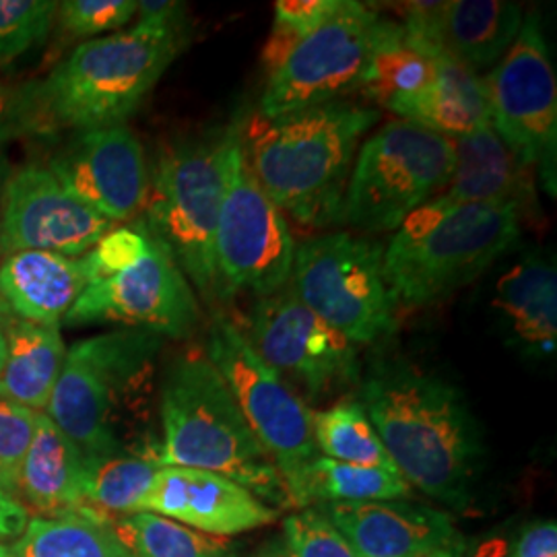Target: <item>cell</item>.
<instances>
[{
    "instance_id": "9a60e30c",
    "label": "cell",
    "mask_w": 557,
    "mask_h": 557,
    "mask_svg": "<svg viewBox=\"0 0 557 557\" xmlns=\"http://www.w3.org/2000/svg\"><path fill=\"white\" fill-rule=\"evenodd\" d=\"M242 335L267 366L308 397H322L361 376L358 347L319 319L289 285L255 301Z\"/></svg>"
},
{
    "instance_id": "8d00e7d4",
    "label": "cell",
    "mask_w": 557,
    "mask_h": 557,
    "mask_svg": "<svg viewBox=\"0 0 557 557\" xmlns=\"http://www.w3.org/2000/svg\"><path fill=\"white\" fill-rule=\"evenodd\" d=\"M38 413L0 400V485L13 496L21 462L34 440Z\"/></svg>"
},
{
    "instance_id": "d4e9b609",
    "label": "cell",
    "mask_w": 557,
    "mask_h": 557,
    "mask_svg": "<svg viewBox=\"0 0 557 557\" xmlns=\"http://www.w3.org/2000/svg\"><path fill=\"white\" fill-rule=\"evenodd\" d=\"M7 358L0 370V400L44 413L66 359L60 326L20 319L0 304Z\"/></svg>"
},
{
    "instance_id": "d590c367",
    "label": "cell",
    "mask_w": 557,
    "mask_h": 557,
    "mask_svg": "<svg viewBox=\"0 0 557 557\" xmlns=\"http://www.w3.org/2000/svg\"><path fill=\"white\" fill-rule=\"evenodd\" d=\"M137 17V0H64L59 2L57 21L75 38L116 34Z\"/></svg>"
},
{
    "instance_id": "ab89813d",
    "label": "cell",
    "mask_w": 557,
    "mask_h": 557,
    "mask_svg": "<svg viewBox=\"0 0 557 557\" xmlns=\"http://www.w3.org/2000/svg\"><path fill=\"white\" fill-rule=\"evenodd\" d=\"M29 522L27 512L20 506V502L13 498L9 492L0 485V541L20 539Z\"/></svg>"
},
{
    "instance_id": "f35d334b",
    "label": "cell",
    "mask_w": 557,
    "mask_h": 557,
    "mask_svg": "<svg viewBox=\"0 0 557 557\" xmlns=\"http://www.w3.org/2000/svg\"><path fill=\"white\" fill-rule=\"evenodd\" d=\"M510 557H557L556 520L529 524L510 547Z\"/></svg>"
},
{
    "instance_id": "2e32d148",
    "label": "cell",
    "mask_w": 557,
    "mask_h": 557,
    "mask_svg": "<svg viewBox=\"0 0 557 557\" xmlns=\"http://www.w3.org/2000/svg\"><path fill=\"white\" fill-rule=\"evenodd\" d=\"M114 223L71 197L40 163L11 168L0 193V255L54 252L79 259Z\"/></svg>"
},
{
    "instance_id": "60d3db41",
    "label": "cell",
    "mask_w": 557,
    "mask_h": 557,
    "mask_svg": "<svg viewBox=\"0 0 557 557\" xmlns=\"http://www.w3.org/2000/svg\"><path fill=\"white\" fill-rule=\"evenodd\" d=\"M510 547L512 545L508 539L494 535V537L481 539L475 545L462 543L458 557H510Z\"/></svg>"
},
{
    "instance_id": "d6986e66",
    "label": "cell",
    "mask_w": 557,
    "mask_h": 557,
    "mask_svg": "<svg viewBox=\"0 0 557 557\" xmlns=\"http://www.w3.org/2000/svg\"><path fill=\"white\" fill-rule=\"evenodd\" d=\"M140 512L170 518L213 537L257 531L278 517L252 492L218 473L161 467Z\"/></svg>"
},
{
    "instance_id": "ac0fdd59",
    "label": "cell",
    "mask_w": 557,
    "mask_h": 557,
    "mask_svg": "<svg viewBox=\"0 0 557 557\" xmlns=\"http://www.w3.org/2000/svg\"><path fill=\"white\" fill-rule=\"evenodd\" d=\"M403 36L421 54L442 52L481 75L504 59L522 27L510 0H448L400 4Z\"/></svg>"
},
{
    "instance_id": "3957f363",
    "label": "cell",
    "mask_w": 557,
    "mask_h": 557,
    "mask_svg": "<svg viewBox=\"0 0 557 557\" xmlns=\"http://www.w3.org/2000/svg\"><path fill=\"white\" fill-rule=\"evenodd\" d=\"M184 41V17L137 21L131 29L83 41L50 75L27 83L40 135L124 124L156 89Z\"/></svg>"
},
{
    "instance_id": "1f68e13d",
    "label": "cell",
    "mask_w": 557,
    "mask_h": 557,
    "mask_svg": "<svg viewBox=\"0 0 557 557\" xmlns=\"http://www.w3.org/2000/svg\"><path fill=\"white\" fill-rule=\"evenodd\" d=\"M434 79V60L409 46L400 27L397 38L388 41L374 59L361 94L384 106L393 98L416 94Z\"/></svg>"
},
{
    "instance_id": "836d02e7",
    "label": "cell",
    "mask_w": 557,
    "mask_h": 557,
    "mask_svg": "<svg viewBox=\"0 0 557 557\" xmlns=\"http://www.w3.org/2000/svg\"><path fill=\"white\" fill-rule=\"evenodd\" d=\"M54 0H0V66H9L48 38L57 21Z\"/></svg>"
},
{
    "instance_id": "83f0119b",
    "label": "cell",
    "mask_w": 557,
    "mask_h": 557,
    "mask_svg": "<svg viewBox=\"0 0 557 557\" xmlns=\"http://www.w3.org/2000/svg\"><path fill=\"white\" fill-rule=\"evenodd\" d=\"M161 465L151 455L83 458L85 506L101 517L139 515Z\"/></svg>"
},
{
    "instance_id": "4316f807",
    "label": "cell",
    "mask_w": 557,
    "mask_h": 557,
    "mask_svg": "<svg viewBox=\"0 0 557 557\" xmlns=\"http://www.w3.org/2000/svg\"><path fill=\"white\" fill-rule=\"evenodd\" d=\"M11 549L13 557H135L120 541L112 518L94 510L57 518H29Z\"/></svg>"
},
{
    "instance_id": "6da1fadb",
    "label": "cell",
    "mask_w": 557,
    "mask_h": 557,
    "mask_svg": "<svg viewBox=\"0 0 557 557\" xmlns=\"http://www.w3.org/2000/svg\"><path fill=\"white\" fill-rule=\"evenodd\" d=\"M361 405L403 479L465 510L485 457L483 432L455 384L413 361L376 358L361 380Z\"/></svg>"
},
{
    "instance_id": "8992f818",
    "label": "cell",
    "mask_w": 557,
    "mask_h": 557,
    "mask_svg": "<svg viewBox=\"0 0 557 557\" xmlns=\"http://www.w3.org/2000/svg\"><path fill=\"white\" fill-rule=\"evenodd\" d=\"M242 120L199 139L168 145L151 170L149 193L137 220L176 260L207 301H220L215 230L230 149Z\"/></svg>"
},
{
    "instance_id": "4fadbf2b",
    "label": "cell",
    "mask_w": 557,
    "mask_h": 557,
    "mask_svg": "<svg viewBox=\"0 0 557 557\" xmlns=\"http://www.w3.org/2000/svg\"><path fill=\"white\" fill-rule=\"evenodd\" d=\"M485 91L492 126L524 168L537 170L556 193L557 85L537 13H529L517 40L492 69Z\"/></svg>"
},
{
    "instance_id": "4dcf8cb0",
    "label": "cell",
    "mask_w": 557,
    "mask_h": 557,
    "mask_svg": "<svg viewBox=\"0 0 557 557\" xmlns=\"http://www.w3.org/2000/svg\"><path fill=\"white\" fill-rule=\"evenodd\" d=\"M120 541L135 557H238L239 547L227 539L184 527L151 512L112 518Z\"/></svg>"
},
{
    "instance_id": "30bf717a",
    "label": "cell",
    "mask_w": 557,
    "mask_h": 557,
    "mask_svg": "<svg viewBox=\"0 0 557 557\" xmlns=\"http://www.w3.org/2000/svg\"><path fill=\"white\" fill-rule=\"evenodd\" d=\"M289 289L347 341L372 345L397 329L395 301L382 273V246L333 232L296 246Z\"/></svg>"
},
{
    "instance_id": "7a4b0ae2",
    "label": "cell",
    "mask_w": 557,
    "mask_h": 557,
    "mask_svg": "<svg viewBox=\"0 0 557 557\" xmlns=\"http://www.w3.org/2000/svg\"><path fill=\"white\" fill-rule=\"evenodd\" d=\"M379 110L349 100L242 122L244 156L267 197L304 227L337 225L361 139Z\"/></svg>"
},
{
    "instance_id": "8fae6325",
    "label": "cell",
    "mask_w": 557,
    "mask_h": 557,
    "mask_svg": "<svg viewBox=\"0 0 557 557\" xmlns=\"http://www.w3.org/2000/svg\"><path fill=\"white\" fill-rule=\"evenodd\" d=\"M205 354L227 382L262 448L273 458L294 508L304 471L320 457L312 434V409L257 356L232 320H211Z\"/></svg>"
},
{
    "instance_id": "603a6c76",
    "label": "cell",
    "mask_w": 557,
    "mask_h": 557,
    "mask_svg": "<svg viewBox=\"0 0 557 557\" xmlns=\"http://www.w3.org/2000/svg\"><path fill=\"white\" fill-rule=\"evenodd\" d=\"M87 287L85 260L54 252H17L0 260V304L15 317L60 326Z\"/></svg>"
},
{
    "instance_id": "f1b7e54d",
    "label": "cell",
    "mask_w": 557,
    "mask_h": 557,
    "mask_svg": "<svg viewBox=\"0 0 557 557\" xmlns=\"http://www.w3.org/2000/svg\"><path fill=\"white\" fill-rule=\"evenodd\" d=\"M411 485L398 471L356 467L319 457L308 465L294 508L337 502H393L411 498Z\"/></svg>"
},
{
    "instance_id": "5bb4252c",
    "label": "cell",
    "mask_w": 557,
    "mask_h": 557,
    "mask_svg": "<svg viewBox=\"0 0 557 557\" xmlns=\"http://www.w3.org/2000/svg\"><path fill=\"white\" fill-rule=\"evenodd\" d=\"M200 322L202 312L193 285L151 236L147 250L133 264L87 283L60 324H120L160 337L186 338L197 333Z\"/></svg>"
},
{
    "instance_id": "5b68a950",
    "label": "cell",
    "mask_w": 557,
    "mask_h": 557,
    "mask_svg": "<svg viewBox=\"0 0 557 557\" xmlns=\"http://www.w3.org/2000/svg\"><path fill=\"white\" fill-rule=\"evenodd\" d=\"M524 209L430 200L382 248V273L395 306L421 308L481 277L522 232Z\"/></svg>"
},
{
    "instance_id": "ee69618b",
    "label": "cell",
    "mask_w": 557,
    "mask_h": 557,
    "mask_svg": "<svg viewBox=\"0 0 557 557\" xmlns=\"http://www.w3.org/2000/svg\"><path fill=\"white\" fill-rule=\"evenodd\" d=\"M465 543V541H462ZM462 543L457 545V547H446V549H438V552H434V554H430L428 557H458L460 556V547H462Z\"/></svg>"
},
{
    "instance_id": "bcb514c9",
    "label": "cell",
    "mask_w": 557,
    "mask_h": 557,
    "mask_svg": "<svg viewBox=\"0 0 557 557\" xmlns=\"http://www.w3.org/2000/svg\"><path fill=\"white\" fill-rule=\"evenodd\" d=\"M0 557H13L11 556V549L7 545H2V543H0Z\"/></svg>"
},
{
    "instance_id": "b9f144b4",
    "label": "cell",
    "mask_w": 557,
    "mask_h": 557,
    "mask_svg": "<svg viewBox=\"0 0 557 557\" xmlns=\"http://www.w3.org/2000/svg\"><path fill=\"white\" fill-rule=\"evenodd\" d=\"M255 557H289V554H287V547H285L283 541H275V543L267 545V547Z\"/></svg>"
},
{
    "instance_id": "44dd1931",
    "label": "cell",
    "mask_w": 557,
    "mask_h": 557,
    "mask_svg": "<svg viewBox=\"0 0 557 557\" xmlns=\"http://www.w3.org/2000/svg\"><path fill=\"white\" fill-rule=\"evenodd\" d=\"M453 174L434 200L442 205H502L529 209L533 202V170L524 168L499 139L492 124L453 139Z\"/></svg>"
},
{
    "instance_id": "74e56055",
    "label": "cell",
    "mask_w": 557,
    "mask_h": 557,
    "mask_svg": "<svg viewBox=\"0 0 557 557\" xmlns=\"http://www.w3.org/2000/svg\"><path fill=\"white\" fill-rule=\"evenodd\" d=\"M27 135H40L29 85H7L0 81V145Z\"/></svg>"
},
{
    "instance_id": "277c9868",
    "label": "cell",
    "mask_w": 557,
    "mask_h": 557,
    "mask_svg": "<svg viewBox=\"0 0 557 557\" xmlns=\"http://www.w3.org/2000/svg\"><path fill=\"white\" fill-rule=\"evenodd\" d=\"M160 418L156 458L161 467L218 473L262 502L292 508L273 458L205 349L190 347L170 363L161 384Z\"/></svg>"
},
{
    "instance_id": "484cf974",
    "label": "cell",
    "mask_w": 557,
    "mask_h": 557,
    "mask_svg": "<svg viewBox=\"0 0 557 557\" xmlns=\"http://www.w3.org/2000/svg\"><path fill=\"white\" fill-rule=\"evenodd\" d=\"M494 308L520 349L552 356L557 345V271L549 257L529 255L496 285Z\"/></svg>"
},
{
    "instance_id": "9c48e42d",
    "label": "cell",
    "mask_w": 557,
    "mask_h": 557,
    "mask_svg": "<svg viewBox=\"0 0 557 557\" xmlns=\"http://www.w3.org/2000/svg\"><path fill=\"white\" fill-rule=\"evenodd\" d=\"M400 34L398 21L380 11L341 0L337 13L299 41L267 77L259 103L262 119L345 101L363 89L380 50Z\"/></svg>"
},
{
    "instance_id": "ba28073f",
    "label": "cell",
    "mask_w": 557,
    "mask_h": 557,
    "mask_svg": "<svg viewBox=\"0 0 557 557\" xmlns=\"http://www.w3.org/2000/svg\"><path fill=\"white\" fill-rule=\"evenodd\" d=\"M453 165V139L407 120L382 124L359 147L337 225L366 234L398 230L442 193Z\"/></svg>"
},
{
    "instance_id": "e0dca14e",
    "label": "cell",
    "mask_w": 557,
    "mask_h": 557,
    "mask_svg": "<svg viewBox=\"0 0 557 557\" xmlns=\"http://www.w3.org/2000/svg\"><path fill=\"white\" fill-rule=\"evenodd\" d=\"M46 168L71 197L114 225L137 220L145 207L151 168L126 124L75 133Z\"/></svg>"
},
{
    "instance_id": "52a82bcc",
    "label": "cell",
    "mask_w": 557,
    "mask_h": 557,
    "mask_svg": "<svg viewBox=\"0 0 557 557\" xmlns=\"http://www.w3.org/2000/svg\"><path fill=\"white\" fill-rule=\"evenodd\" d=\"M161 337L122 329L85 338L66 349L64 368L46 416L71 440L83 458L128 453L126 418L137 411L153 372Z\"/></svg>"
},
{
    "instance_id": "7402d4cb",
    "label": "cell",
    "mask_w": 557,
    "mask_h": 557,
    "mask_svg": "<svg viewBox=\"0 0 557 557\" xmlns=\"http://www.w3.org/2000/svg\"><path fill=\"white\" fill-rule=\"evenodd\" d=\"M83 457L54 421L38 413L34 440L21 462L13 498L29 518H57L87 512L83 490Z\"/></svg>"
},
{
    "instance_id": "d6a6232c",
    "label": "cell",
    "mask_w": 557,
    "mask_h": 557,
    "mask_svg": "<svg viewBox=\"0 0 557 557\" xmlns=\"http://www.w3.org/2000/svg\"><path fill=\"white\" fill-rule=\"evenodd\" d=\"M341 0H278L275 21L262 50V64L267 77L275 73L294 52L299 41L308 38L322 23L337 13Z\"/></svg>"
},
{
    "instance_id": "7c38bea8",
    "label": "cell",
    "mask_w": 557,
    "mask_h": 557,
    "mask_svg": "<svg viewBox=\"0 0 557 557\" xmlns=\"http://www.w3.org/2000/svg\"><path fill=\"white\" fill-rule=\"evenodd\" d=\"M294 255L289 223L252 174L239 131L230 149L215 230L220 301L238 294L257 299L277 294L289 281Z\"/></svg>"
},
{
    "instance_id": "e575fe53",
    "label": "cell",
    "mask_w": 557,
    "mask_h": 557,
    "mask_svg": "<svg viewBox=\"0 0 557 557\" xmlns=\"http://www.w3.org/2000/svg\"><path fill=\"white\" fill-rule=\"evenodd\" d=\"M283 535L289 557H358L319 508H301L285 518Z\"/></svg>"
},
{
    "instance_id": "f6af8a7d",
    "label": "cell",
    "mask_w": 557,
    "mask_h": 557,
    "mask_svg": "<svg viewBox=\"0 0 557 557\" xmlns=\"http://www.w3.org/2000/svg\"><path fill=\"white\" fill-rule=\"evenodd\" d=\"M4 358H7V345H4V337H2V333H0V370H2Z\"/></svg>"
},
{
    "instance_id": "ffe728a7",
    "label": "cell",
    "mask_w": 557,
    "mask_h": 557,
    "mask_svg": "<svg viewBox=\"0 0 557 557\" xmlns=\"http://www.w3.org/2000/svg\"><path fill=\"white\" fill-rule=\"evenodd\" d=\"M319 510L358 557H428L462 543L448 512L409 502H337Z\"/></svg>"
},
{
    "instance_id": "7bdbcfd3",
    "label": "cell",
    "mask_w": 557,
    "mask_h": 557,
    "mask_svg": "<svg viewBox=\"0 0 557 557\" xmlns=\"http://www.w3.org/2000/svg\"><path fill=\"white\" fill-rule=\"evenodd\" d=\"M9 172H11V163L7 160L4 147L0 145V193H2V186H4V180L9 176ZM0 260H2V255H0Z\"/></svg>"
},
{
    "instance_id": "cb8c5ba5",
    "label": "cell",
    "mask_w": 557,
    "mask_h": 557,
    "mask_svg": "<svg viewBox=\"0 0 557 557\" xmlns=\"http://www.w3.org/2000/svg\"><path fill=\"white\" fill-rule=\"evenodd\" d=\"M425 57L434 60L436 79L411 96L386 101L384 108L448 139L492 124L483 75L442 52Z\"/></svg>"
},
{
    "instance_id": "f546056e",
    "label": "cell",
    "mask_w": 557,
    "mask_h": 557,
    "mask_svg": "<svg viewBox=\"0 0 557 557\" xmlns=\"http://www.w3.org/2000/svg\"><path fill=\"white\" fill-rule=\"evenodd\" d=\"M312 434L324 458L397 471L358 398H343L324 411H312Z\"/></svg>"
}]
</instances>
